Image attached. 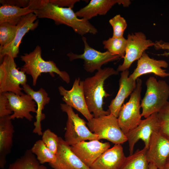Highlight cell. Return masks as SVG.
<instances>
[{
    "instance_id": "obj_1",
    "label": "cell",
    "mask_w": 169,
    "mask_h": 169,
    "mask_svg": "<svg viewBox=\"0 0 169 169\" xmlns=\"http://www.w3.org/2000/svg\"><path fill=\"white\" fill-rule=\"evenodd\" d=\"M33 13L39 18L53 20L56 24H63L71 27L77 33L83 36L87 33L95 34L97 29L88 20L79 19L72 8L61 7L45 0L42 5Z\"/></svg>"
},
{
    "instance_id": "obj_2",
    "label": "cell",
    "mask_w": 169,
    "mask_h": 169,
    "mask_svg": "<svg viewBox=\"0 0 169 169\" xmlns=\"http://www.w3.org/2000/svg\"><path fill=\"white\" fill-rule=\"evenodd\" d=\"M119 72L111 67L101 69L94 75L83 81V90L86 105L89 112L93 113L94 118H97L110 114L109 110L103 108V99L110 95L105 90V81L110 76L117 75Z\"/></svg>"
},
{
    "instance_id": "obj_3",
    "label": "cell",
    "mask_w": 169,
    "mask_h": 169,
    "mask_svg": "<svg viewBox=\"0 0 169 169\" xmlns=\"http://www.w3.org/2000/svg\"><path fill=\"white\" fill-rule=\"evenodd\" d=\"M20 58L24 62L21 70L31 76L34 86L36 85L38 77L42 73H49L53 77L56 73L67 83L70 82V76L66 72L60 70L53 61H45L43 59L41 49L39 45L33 51L21 55Z\"/></svg>"
},
{
    "instance_id": "obj_4",
    "label": "cell",
    "mask_w": 169,
    "mask_h": 169,
    "mask_svg": "<svg viewBox=\"0 0 169 169\" xmlns=\"http://www.w3.org/2000/svg\"><path fill=\"white\" fill-rule=\"evenodd\" d=\"M146 90L141 104L142 116L145 118L158 113L168 101L169 85L164 80H157L153 76L147 80Z\"/></svg>"
},
{
    "instance_id": "obj_5",
    "label": "cell",
    "mask_w": 169,
    "mask_h": 169,
    "mask_svg": "<svg viewBox=\"0 0 169 169\" xmlns=\"http://www.w3.org/2000/svg\"><path fill=\"white\" fill-rule=\"evenodd\" d=\"M136 82L135 89L129 101L121 106L117 118L119 126L125 135L136 127L142 120L140 110L142 81L138 78Z\"/></svg>"
},
{
    "instance_id": "obj_6",
    "label": "cell",
    "mask_w": 169,
    "mask_h": 169,
    "mask_svg": "<svg viewBox=\"0 0 169 169\" xmlns=\"http://www.w3.org/2000/svg\"><path fill=\"white\" fill-rule=\"evenodd\" d=\"M60 107L68 116L65 141L71 146L83 141L100 140L99 136L92 133L87 126V123L74 112L73 108L65 104H61Z\"/></svg>"
},
{
    "instance_id": "obj_7",
    "label": "cell",
    "mask_w": 169,
    "mask_h": 169,
    "mask_svg": "<svg viewBox=\"0 0 169 169\" xmlns=\"http://www.w3.org/2000/svg\"><path fill=\"white\" fill-rule=\"evenodd\" d=\"M86 124L89 130L98 135L100 139H105L115 144H122L127 141L121 130L117 118L110 114L98 118L93 117Z\"/></svg>"
},
{
    "instance_id": "obj_8",
    "label": "cell",
    "mask_w": 169,
    "mask_h": 169,
    "mask_svg": "<svg viewBox=\"0 0 169 169\" xmlns=\"http://www.w3.org/2000/svg\"><path fill=\"white\" fill-rule=\"evenodd\" d=\"M82 40L84 46L83 53L79 54L70 52L67 55L70 61L77 59L84 60V69L87 72L93 73L96 70L98 71L101 69L103 65L117 60L120 57L107 51L102 52L93 49L88 44L85 37H82Z\"/></svg>"
},
{
    "instance_id": "obj_9",
    "label": "cell",
    "mask_w": 169,
    "mask_h": 169,
    "mask_svg": "<svg viewBox=\"0 0 169 169\" xmlns=\"http://www.w3.org/2000/svg\"><path fill=\"white\" fill-rule=\"evenodd\" d=\"M127 43L123 62L117 69L119 72L128 69L132 63L138 60L145 51L150 47L154 46L155 43L147 39L141 32L129 33L126 39Z\"/></svg>"
},
{
    "instance_id": "obj_10",
    "label": "cell",
    "mask_w": 169,
    "mask_h": 169,
    "mask_svg": "<svg viewBox=\"0 0 169 169\" xmlns=\"http://www.w3.org/2000/svg\"><path fill=\"white\" fill-rule=\"evenodd\" d=\"M14 59L6 55L3 60L2 63L5 70V75L3 80L0 83V93L12 92L21 95L24 93L20 86L27 84V78L24 72L17 68Z\"/></svg>"
},
{
    "instance_id": "obj_11",
    "label": "cell",
    "mask_w": 169,
    "mask_h": 169,
    "mask_svg": "<svg viewBox=\"0 0 169 169\" xmlns=\"http://www.w3.org/2000/svg\"><path fill=\"white\" fill-rule=\"evenodd\" d=\"M160 130L158 113L142 120L136 127L125 134L129 143L130 155L133 154L135 145L140 140L144 142V147L148 149L151 135L155 132H160Z\"/></svg>"
},
{
    "instance_id": "obj_12",
    "label": "cell",
    "mask_w": 169,
    "mask_h": 169,
    "mask_svg": "<svg viewBox=\"0 0 169 169\" xmlns=\"http://www.w3.org/2000/svg\"><path fill=\"white\" fill-rule=\"evenodd\" d=\"M4 93L8 100V108L13 113L9 116L10 119L25 118L31 121L33 116L31 112L36 113L37 106L31 96L26 94L19 95L12 92Z\"/></svg>"
},
{
    "instance_id": "obj_13",
    "label": "cell",
    "mask_w": 169,
    "mask_h": 169,
    "mask_svg": "<svg viewBox=\"0 0 169 169\" xmlns=\"http://www.w3.org/2000/svg\"><path fill=\"white\" fill-rule=\"evenodd\" d=\"M58 90L65 104L80 112L88 121L94 117L88 110L84 92L83 81L80 80V78L75 79L71 90H67L60 86Z\"/></svg>"
},
{
    "instance_id": "obj_14",
    "label": "cell",
    "mask_w": 169,
    "mask_h": 169,
    "mask_svg": "<svg viewBox=\"0 0 169 169\" xmlns=\"http://www.w3.org/2000/svg\"><path fill=\"white\" fill-rule=\"evenodd\" d=\"M149 164L158 169H164L169 157V140L159 131L151 135L146 154Z\"/></svg>"
},
{
    "instance_id": "obj_15",
    "label": "cell",
    "mask_w": 169,
    "mask_h": 169,
    "mask_svg": "<svg viewBox=\"0 0 169 169\" xmlns=\"http://www.w3.org/2000/svg\"><path fill=\"white\" fill-rule=\"evenodd\" d=\"M37 16L33 13L24 16L17 25V29L12 42L7 46L0 48V59L2 61L5 55L11 56L14 59L19 53V47L23 37L29 31L33 30L38 25V21H35Z\"/></svg>"
},
{
    "instance_id": "obj_16",
    "label": "cell",
    "mask_w": 169,
    "mask_h": 169,
    "mask_svg": "<svg viewBox=\"0 0 169 169\" xmlns=\"http://www.w3.org/2000/svg\"><path fill=\"white\" fill-rule=\"evenodd\" d=\"M73 152L87 166L90 167L96 160L110 148L108 142L103 143L99 140L83 141L70 146Z\"/></svg>"
},
{
    "instance_id": "obj_17",
    "label": "cell",
    "mask_w": 169,
    "mask_h": 169,
    "mask_svg": "<svg viewBox=\"0 0 169 169\" xmlns=\"http://www.w3.org/2000/svg\"><path fill=\"white\" fill-rule=\"evenodd\" d=\"M56 156L55 161L49 164L54 169H91L73 152L70 146L60 137Z\"/></svg>"
},
{
    "instance_id": "obj_18",
    "label": "cell",
    "mask_w": 169,
    "mask_h": 169,
    "mask_svg": "<svg viewBox=\"0 0 169 169\" xmlns=\"http://www.w3.org/2000/svg\"><path fill=\"white\" fill-rule=\"evenodd\" d=\"M168 64L163 60H156L149 57L145 52L138 60L136 67L129 77L136 80L142 75L153 73L159 77L165 78L169 76V73L163 68H167Z\"/></svg>"
},
{
    "instance_id": "obj_19",
    "label": "cell",
    "mask_w": 169,
    "mask_h": 169,
    "mask_svg": "<svg viewBox=\"0 0 169 169\" xmlns=\"http://www.w3.org/2000/svg\"><path fill=\"white\" fill-rule=\"evenodd\" d=\"M126 157L121 144H115L100 155L90 168L91 169H119Z\"/></svg>"
},
{
    "instance_id": "obj_20",
    "label": "cell",
    "mask_w": 169,
    "mask_h": 169,
    "mask_svg": "<svg viewBox=\"0 0 169 169\" xmlns=\"http://www.w3.org/2000/svg\"><path fill=\"white\" fill-rule=\"evenodd\" d=\"M129 74L128 69L121 73L118 92L108 107L110 114L117 118L119 116L120 109L125 100L131 95L136 86V80L130 78Z\"/></svg>"
},
{
    "instance_id": "obj_21",
    "label": "cell",
    "mask_w": 169,
    "mask_h": 169,
    "mask_svg": "<svg viewBox=\"0 0 169 169\" xmlns=\"http://www.w3.org/2000/svg\"><path fill=\"white\" fill-rule=\"evenodd\" d=\"M128 7L129 0H91L89 3L75 12L78 17L89 20L98 15H105L116 4Z\"/></svg>"
},
{
    "instance_id": "obj_22",
    "label": "cell",
    "mask_w": 169,
    "mask_h": 169,
    "mask_svg": "<svg viewBox=\"0 0 169 169\" xmlns=\"http://www.w3.org/2000/svg\"><path fill=\"white\" fill-rule=\"evenodd\" d=\"M22 88L26 94L31 96L36 102L37 106L36 121L33 123L34 128L33 132L39 136H42L43 132L41 122L45 117L42 111L45 106L49 103L50 98L46 90L42 88H41L37 91H35L29 84H26L22 86Z\"/></svg>"
},
{
    "instance_id": "obj_23",
    "label": "cell",
    "mask_w": 169,
    "mask_h": 169,
    "mask_svg": "<svg viewBox=\"0 0 169 169\" xmlns=\"http://www.w3.org/2000/svg\"><path fill=\"white\" fill-rule=\"evenodd\" d=\"M9 116L0 117V168H4L7 156L11 152L14 132Z\"/></svg>"
},
{
    "instance_id": "obj_24",
    "label": "cell",
    "mask_w": 169,
    "mask_h": 169,
    "mask_svg": "<svg viewBox=\"0 0 169 169\" xmlns=\"http://www.w3.org/2000/svg\"><path fill=\"white\" fill-rule=\"evenodd\" d=\"M33 12L29 7L23 8L3 5L0 7V23H7L17 25L23 16Z\"/></svg>"
},
{
    "instance_id": "obj_25",
    "label": "cell",
    "mask_w": 169,
    "mask_h": 169,
    "mask_svg": "<svg viewBox=\"0 0 169 169\" xmlns=\"http://www.w3.org/2000/svg\"><path fill=\"white\" fill-rule=\"evenodd\" d=\"M147 150L145 147L141 150L138 149L126 157L119 169H149V162L146 156Z\"/></svg>"
},
{
    "instance_id": "obj_26",
    "label": "cell",
    "mask_w": 169,
    "mask_h": 169,
    "mask_svg": "<svg viewBox=\"0 0 169 169\" xmlns=\"http://www.w3.org/2000/svg\"><path fill=\"white\" fill-rule=\"evenodd\" d=\"M8 169H47L41 164L31 150H27L24 154L11 164Z\"/></svg>"
},
{
    "instance_id": "obj_27",
    "label": "cell",
    "mask_w": 169,
    "mask_h": 169,
    "mask_svg": "<svg viewBox=\"0 0 169 169\" xmlns=\"http://www.w3.org/2000/svg\"><path fill=\"white\" fill-rule=\"evenodd\" d=\"M30 150L36 155L37 159L41 164L45 163L52 164L56 161V154L46 146L42 140L37 141Z\"/></svg>"
},
{
    "instance_id": "obj_28",
    "label": "cell",
    "mask_w": 169,
    "mask_h": 169,
    "mask_svg": "<svg viewBox=\"0 0 169 169\" xmlns=\"http://www.w3.org/2000/svg\"><path fill=\"white\" fill-rule=\"evenodd\" d=\"M127 39L124 37H111L102 42L104 48L111 54L124 58L127 45Z\"/></svg>"
},
{
    "instance_id": "obj_29",
    "label": "cell",
    "mask_w": 169,
    "mask_h": 169,
    "mask_svg": "<svg viewBox=\"0 0 169 169\" xmlns=\"http://www.w3.org/2000/svg\"><path fill=\"white\" fill-rule=\"evenodd\" d=\"M17 27L7 23H0V48L9 45L16 35Z\"/></svg>"
},
{
    "instance_id": "obj_30",
    "label": "cell",
    "mask_w": 169,
    "mask_h": 169,
    "mask_svg": "<svg viewBox=\"0 0 169 169\" xmlns=\"http://www.w3.org/2000/svg\"><path fill=\"white\" fill-rule=\"evenodd\" d=\"M160 132L169 140V102L167 101L158 113Z\"/></svg>"
},
{
    "instance_id": "obj_31",
    "label": "cell",
    "mask_w": 169,
    "mask_h": 169,
    "mask_svg": "<svg viewBox=\"0 0 169 169\" xmlns=\"http://www.w3.org/2000/svg\"><path fill=\"white\" fill-rule=\"evenodd\" d=\"M109 23L113 29V37H123L124 33L127 27L125 19L120 14H117L110 19Z\"/></svg>"
},
{
    "instance_id": "obj_32",
    "label": "cell",
    "mask_w": 169,
    "mask_h": 169,
    "mask_svg": "<svg viewBox=\"0 0 169 169\" xmlns=\"http://www.w3.org/2000/svg\"><path fill=\"white\" fill-rule=\"evenodd\" d=\"M59 137L49 129L45 130L42 135V141L46 146L55 154L58 149Z\"/></svg>"
},
{
    "instance_id": "obj_33",
    "label": "cell",
    "mask_w": 169,
    "mask_h": 169,
    "mask_svg": "<svg viewBox=\"0 0 169 169\" xmlns=\"http://www.w3.org/2000/svg\"><path fill=\"white\" fill-rule=\"evenodd\" d=\"M8 100L4 93H0V117L10 115L13 113L8 108Z\"/></svg>"
},
{
    "instance_id": "obj_34",
    "label": "cell",
    "mask_w": 169,
    "mask_h": 169,
    "mask_svg": "<svg viewBox=\"0 0 169 169\" xmlns=\"http://www.w3.org/2000/svg\"><path fill=\"white\" fill-rule=\"evenodd\" d=\"M0 2L2 5H8L20 8L28 7L30 0H1Z\"/></svg>"
},
{
    "instance_id": "obj_35",
    "label": "cell",
    "mask_w": 169,
    "mask_h": 169,
    "mask_svg": "<svg viewBox=\"0 0 169 169\" xmlns=\"http://www.w3.org/2000/svg\"><path fill=\"white\" fill-rule=\"evenodd\" d=\"M79 1V0H49L50 3L59 7H64L67 6L71 8L74 7L75 3Z\"/></svg>"
},
{
    "instance_id": "obj_36",
    "label": "cell",
    "mask_w": 169,
    "mask_h": 169,
    "mask_svg": "<svg viewBox=\"0 0 169 169\" xmlns=\"http://www.w3.org/2000/svg\"><path fill=\"white\" fill-rule=\"evenodd\" d=\"M154 43V46L156 50L163 49L168 50V52L165 51L163 54H158V55L166 57L169 56V42L160 40L156 41Z\"/></svg>"
},
{
    "instance_id": "obj_37",
    "label": "cell",
    "mask_w": 169,
    "mask_h": 169,
    "mask_svg": "<svg viewBox=\"0 0 169 169\" xmlns=\"http://www.w3.org/2000/svg\"><path fill=\"white\" fill-rule=\"evenodd\" d=\"M166 166H169V157L167 160Z\"/></svg>"
},
{
    "instance_id": "obj_38",
    "label": "cell",
    "mask_w": 169,
    "mask_h": 169,
    "mask_svg": "<svg viewBox=\"0 0 169 169\" xmlns=\"http://www.w3.org/2000/svg\"><path fill=\"white\" fill-rule=\"evenodd\" d=\"M164 169H169V166H166Z\"/></svg>"
}]
</instances>
